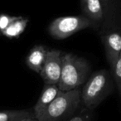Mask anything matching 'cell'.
I'll return each mask as SVG.
<instances>
[{
  "label": "cell",
  "instance_id": "1",
  "mask_svg": "<svg viewBox=\"0 0 121 121\" xmlns=\"http://www.w3.org/2000/svg\"><path fill=\"white\" fill-rule=\"evenodd\" d=\"M81 103L80 87L69 91H60L45 111L37 118L38 121H67Z\"/></svg>",
  "mask_w": 121,
  "mask_h": 121
},
{
  "label": "cell",
  "instance_id": "2",
  "mask_svg": "<svg viewBox=\"0 0 121 121\" xmlns=\"http://www.w3.org/2000/svg\"><path fill=\"white\" fill-rule=\"evenodd\" d=\"M90 65L84 58L72 53L63 54L62 70L58 86L61 91H69L80 87L87 79Z\"/></svg>",
  "mask_w": 121,
  "mask_h": 121
},
{
  "label": "cell",
  "instance_id": "3",
  "mask_svg": "<svg viewBox=\"0 0 121 121\" xmlns=\"http://www.w3.org/2000/svg\"><path fill=\"white\" fill-rule=\"evenodd\" d=\"M111 81L105 70L93 73L81 90V103L89 109L96 108L109 94Z\"/></svg>",
  "mask_w": 121,
  "mask_h": 121
},
{
  "label": "cell",
  "instance_id": "4",
  "mask_svg": "<svg viewBox=\"0 0 121 121\" xmlns=\"http://www.w3.org/2000/svg\"><path fill=\"white\" fill-rule=\"evenodd\" d=\"M97 26L84 15L60 17L55 19L49 26V33L53 38L62 40L71 37L79 31Z\"/></svg>",
  "mask_w": 121,
  "mask_h": 121
},
{
  "label": "cell",
  "instance_id": "5",
  "mask_svg": "<svg viewBox=\"0 0 121 121\" xmlns=\"http://www.w3.org/2000/svg\"><path fill=\"white\" fill-rule=\"evenodd\" d=\"M62 61L63 54L60 50L47 51L45 62L40 73L45 84H58L62 70Z\"/></svg>",
  "mask_w": 121,
  "mask_h": 121
},
{
  "label": "cell",
  "instance_id": "6",
  "mask_svg": "<svg viewBox=\"0 0 121 121\" xmlns=\"http://www.w3.org/2000/svg\"><path fill=\"white\" fill-rule=\"evenodd\" d=\"M101 38L105 50L106 58L112 67L121 53V32L109 31L103 34Z\"/></svg>",
  "mask_w": 121,
  "mask_h": 121
},
{
  "label": "cell",
  "instance_id": "7",
  "mask_svg": "<svg viewBox=\"0 0 121 121\" xmlns=\"http://www.w3.org/2000/svg\"><path fill=\"white\" fill-rule=\"evenodd\" d=\"M60 91H61L59 89L58 86L56 85L45 84L43 90L40 95V97L38 98L37 103L33 107L36 119L47 109L49 104L56 99V97L60 94Z\"/></svg>",
  "mask_w": 121,
  "mask_h": 121
},
{
  "label": "cell",
  "instance_id": "8",
  "mask_svg": "<svg viewBox=\"0 0 121 121\" xmlns=\"http://www.w3.org/2000/svg\"><path fill=\"white\" fill-rule=\"evenodd\" d=\"M83 15L91 20L97 27L104 21V13L100 0H81Z\"/></svg>",
  "mask_w": 121,
  "mask_h": 121
},
{
  "label": "cell",
  "instance_id": "9",
  "mask_svg": "<svg viewBox=\"0 0 121 121\" xmlns=\"http://www.w3.org/2000/svg\"><path fill=\"white\" fill-rule=\"evenodd\" d=\"M47 51L44 46H35L26 57V64L33 71L40 74L45 62Z\"/></svg>",
  "mask_w": 121,
  "mask_h": 121
},
{
  "label": "cell",
  "instance_id": "10",
  "mask_svg": "<svg viewBox=\"0 0 121 121\" xmlns=\"http://www.w3.org/2000/svg\"><path fill=\"white\" fill-rule=\"evenodd\" d=\"M28 22V18L18 16V17L11 22L5 29L0 31V33L9 38H18L25 31Z\"/></svg>",
  "mask_w": 121,
  "mask_h": 121
},
{
  "label": "cell",
  "instance_id": "11",
  "mask_svg": "<svg viewBox=\"0 0 121 121\" xmlns=\"http://www.w3.org/2000/svg\"><path fill=\"white\" fill-rule=\"evenodd\" d=\"M36 119L34 111L30 109L0 111V121H23Z\"/></svg>",
  "mask_w": 121,
  "mask_h": 121
},
{
  "label": "cell",
  "instance_id": "12",
  "mask_svg": "<svg viewBox=\"0 0 121 121\" xmlns=\"http://www.w3.org/2000/svg\"><path fill=\"white\" fill-rule=\"evenodd\" d=\"M113 74H114V81L119 88V91L121 95V53L119 56L118 59L112 66Z\"/></svg>",
  "mask_w": 121,
  "mask_h": 121
},
{
  "label": "cell",
  "instance_id": "13",
  "mask_svg": "<svg viewBox=\"0 0 121 121\" xmlns=\"http://www.w3.org/2000/svg\"><path fill=\"white\" fill-rule=\"evenodd\" d=\"M87 108H84L81 109V111L77 114H73L67 121H89L90 120V111Z\"/></svg>",
  "mask_w": 121,
  "mask_h": 121
},
{
  "label": "cell",
  "instance_id": "14",
  "mask_svg": "<svg viewBox=\"0 0 121 121\" xmlns=\"http://www.w3.org/2000/svg\"><path fill=\"white\" fill-rule=\"evenodd\" d=\"M18 17V16H10L5 13L0 14V31L5 29L12 22Z\"/></svg>",
  "mask_w": 121,
  "mask_h": 121
},
{
  "label": "cell",
  "instance_id": "15",
  "mask_svg": "<svg viewBox=\"0 0 121 121\" xmlns=\"http://www.w3.org/2000/svg\"><path fill=\"white\" fill-rule=\"evenodd\" d=\"M111 1H112V0H100V2H101L102 6H103V9H104V15H105V13H107L108 7H109V3H110Z\"/></svg>",
  "mask_w": 121,
  "mask_h": 121
},
{
  "label": "cell",
  "instance_id": "16",
  "mask_svg": "<svg viewBox=\"0 0 121 121\" xmlns=\"http://www.w3.org/2000/svg\"><path fill=\"white\" fill-rule=\"evenodd\" d=\"M25 121H38L37 119H27Z\"/></svg>",
  "mask_w": 121,
  "mask_h": 121
},
{
  "label": "cell",
  "instance_id": "17",
  "mask_svg": "<svg viewBox=\"0 0 121 121\" xmlns=\"http://www.w3.org/2000/svg\"><path fill=\"white\" fill-rule=\"evenodd\" d=\"M23 121H25V120H23Z\"/></svg>",
  "mask_w": 121,
  "mask_h": 121
}]
</instances>
